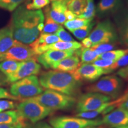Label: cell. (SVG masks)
<instances>
[{"instance_id": "1", "label": "cell", "mask_w": 128, "mask_h": 128, "mask_svg": "<svg viewBox=\"0 0 128 128\" xmlns=\"http://www.w3.org/2000/svg\"><path fill=\"white\" fill-rule=\"evenodd\" d=\"M44 20L41 10H29L23 5L18 6L12 14L11 23L14 39L24 44H32L39 37V26L44 23Z\"/></svg>"}, {"instance_id": "2", "label": "cell", "mask_w": 128, "mask_h": 128, "mask_svg": "<svg viewBox=\"0 0 128 128\" xmlns=\"http://www.w3.org/2000/svg\"><path fill=\"white\" fill-rule=\"evenodd\" d=\"M39 80L44 88L71 96L77 93L81 84L70 72L58 70L44 72L40 76Z\"/></svg>"}, {"instance_id": "3", "label": "cell", "mask_w": 128, "mask_h": 128, "mask_svg": "<svg viewBox=\"0 0 128 128\" xmlns=\"http://www.w3.org/2000/svg\"><path fill=\"white\" fill-rule=\"evenodd\" d=\"M31 98L53 111L68 109L72 108L76 102L73 96L50 90L44 91L40 94L31 97Z\"/></svg>"}, {"instance_id": "4", "label": "cell", "mask_w": 128, "mask_h": 128, "mask_svg": "<svg viewBox=\"0 0 128 128\" xmlns=\"http://www.w3.org/2000/svg\"><path fill=\"white\" fill-rule=\"evenodd\" d=\"M18 114L32 124L38 122L54 112L31 98L24 99L17 106Z\"/></svg>"}, {"instance_id": "5", "label": "cell", "mask_w": 128, "mask_h": 128, "mask_svg": "<svg viewBox=\"0 0 128 128\" xmlns=\"http://www.w3.org/2000/svg\"><path fill=\"white\" fill-rule=\"evenodd\" d=\"M44 88L36 76H32L12 83L10 88L12 95L18 99H26L40 94Z\"/></svg>"}, {"instance_id": "6", "label": "cell", "mask_w": 128, "mask_h": 128, "mask_svg": "<svg viewBox=\"0 0 128 128\" xmlns=\"http://www.w3.org/2000/svg\"><path fill=\"white\" fill-rule=\"evenodd\" d=\"M123 87V82L119 76H108L102 77L94 84L86 88L87 92H98L111 98H116Z\"/></svg>"}, {"instance_id": "7", "label": "cell", "mask_w": 128, "mask_h": 128, "mask_svg": "<svg viewBox=\"0 0 128 128\" xmlns=\"http://www.w3.org/2000/svg\"><path fill=\"white\" fill-rule=\"evenodd\" d=\"M88 38L92 43V46L96 44L114 43L118 40V31L111 21L105 20L98 23L90 34Z\"/></svg>"}, {"instance_id": "8", "label": "cell", "mask_w": 128, "mask_h": 128, "mask_svg": "<svg viewBox=\"0 0 128 128\" xmlns=\"http://www.w3.org/2000/svg\"><path fill=\"white\" fill-rule=\"evenodd\" d=\"M49 124L54 128H86L98 126L102 124V121L100 119H86L79 117L62 116L51 118Z\"/></svg>"}, {"instance_id": "9", "label": "cell", "mask_w": 128, "mask_h": 128, "mask_svg": "<svg viewBox=\"0 0 128 128\" xmlns=\"http://www.w3.org/2000/svg\"><path fill=\"white\" fill-rule=\"evenodd\" d=\"M111 97L98 92H88L80 96L76 102V110L78 113L94 111L102 105L110 102Z\"/></svg>"}, {"instance_id": "10", "label": "cell", "mask_w": 128, "mask_h": 128, "mask_svg": "<svg viewBox=\"0 0 128 128\" xmlns=\"http://www.w3.org/2000/svg\"><path fill=\"white\" fill-rule=\"evenodd\" d=\"M36 55L31 47L17 42V44L6 52L0 54V62L6 60L25 61L36 58Z\"/></svg>"}, {"instance_id": "11", "label": "cell", "mask_w": 128, "mask_h": 128, "mask_svg": "<svg viewBox=\"0 0 128 128\" xmlns=\"http://www.w3.org/2000/svg\"><path fill=\"white\" fill-rule=\"evenodd\" d=\"M41 66L38 63L36 58L22 62L17 70L13 74L7 76V81L10 83H13L16 81L32 76H36L40 72Z\"/></svg>"}, {"instance_id": "12", "label": "cell", "mask_w": 128, "mask_h": 128, "mask_svg": "<svg viewBox=\"0 0 128 128\" xmlns=\"http://www.w3.org/2000/svg\"><path fill=\"white\" fill-rule=\"evenodd\" d=\"M70 73L75 79L80 82L82 80L93 82L104 74V71L103 69L92 63H84L80 64L76 70Z\"/></svg>"}, {"instance_id": "13", "label": "cell", "mask_w": 128, "mask_h": 128, "mask_svg": "<svg viewBox=\"0 0 128 128\" xmlns=\"http://www.w3.org/2000/svg\"><path fill=\"white\" fill-rule=\"evenodd\" d=\"M74 53L75 50H49L38 55L37 60L44 68L53 69L56 64L65 58L73 55Z\"/></svg>"}, {"instance_id": "14", "label": "cell", "mask_w": 128, "mask_h": 128, "mask_svg": "<svg viewBox=\"0 0 128 128\" xmlns=\"http://www.w3.org/2000/svg\"><path fill=\"white\" fill-rule=\"evenodd\" d=\"M102 124L110 128H118L128 124V111L122 108L113 110L104 116Z\"/></svg>"}, {"instance_id": "15", "label": "cell", "mask_w": 128, "mask_h": 128, "mask_svg": "<svg viewBox=\"0 0 128 128\" xmlns=\"http://www.w3.org/2000/svg\"><path fill=\"white\" fill-rule=\"evenodd\" d=\"M50 6H48L46 7L44 12L57 23L64 24L66 21L65 12L67 10L68 0H50Z\"/></svg>"}, {"instance_id": "16", "label": "cell", "mask_w": 128, "mask_h": 128, "mask_svg": "<svg viewBox=\"0 0 128 128\" xmlns=\"http://www.w3.org/2000/svg\"><path fill=\"white\" fill-rule=\"evenodd\" d=\"M122 0H100L96 8V14L98 17H108L115 14L120 8Z\"/></svg>"}, {"instance_id": "17", "label": "cell", "mask_w": 128, "mask_h": 128, "mask_svg": "<svg viewBox=\"0 0 128 128\" xmlns=\"http://www.w3.org/2000/svg\"><path fill=\"white\" fill-rule=\"evenodd\" d=\"M82 46L81 44L78 42H63L59 41L56 42L55 44H53L49 45H46L44 46H41V47L35 48L33 49L35 54L37 56L40 55L46 51L49 50H76V49H80Z\"/></svg>"}, {"instance_id": "18", "label": "cell", "mask_w": 128, "mask_h": 128, "mask_svg": "<svg viewBox=\"0 0 128 128\" xmlns=\"http://www.w3.org/2000/svg\"><path fill=\"white\" fill-rule=\"evenodd\" d=\"M15 124L17 128H24L28 124L18 114L17 110H8L0 112V124Z\"/></svg>"}, {"instance_id": "19", "label": "cell", "mask_w": 128, "mask_h": 128, "mask_svg": "<svg viewBox=\"0 0 128 128\" xmlns=\"http://www.w3.org/2000/svg\"><path fill=\"white\" fill-rule=\"evenodd\" d=\"M80 64L79 58L76 55H72L58 62L54 65L53 69L66 72H72L78 68Z\"/></svg>"}, {"instance_id": "20", "label": "cell", "mask_w": 128, "mask_h": 128, "mask_svg": "<svg viewBox=\"0 0 128 128\" xmlns=\"http://www.w3.org/2000/svg\"><path fill=\"white\" fill-rule=\"evenodd\" d=\"M10 27L0 28V54L6 52L17 44Z\"/></svg>"}, {"instance_id": "21", "label": "cell", "mask_w": 128, "mask_h": 128, "mask_svg": "<svg viewBox=\"0 0 128 128\" xmlns=\"http://www.w3.org/2000/svg\"><path fill=\"white\" fill-rule=\"evenodd\" d=\"M116 22L119 38L123 42L128 44V12L119 14Z\"/></svg>"}, {"instance_id": "22", "label": "cell", "mask_w": 128, "mask_h": 128, "mask_svg": "<svg viewBox=\"0 0 128 128\" xmlns=\"http://www.w3.org/2000/svg\"><path fill=\"white\" fill-rule=\"evenodd\" d=\"M59 41H61L60 38L55 34H48V33H42L39 38L34 42L30 44L32 49L35 48L41 47L55 44Z\"/></svg>"}, {"instance_id": "23", "label": "cell", "mask_w": 128, "mask_h": 128, "mask_svg": "<svg viewBox=\"0 0 128 128\" xmlns=\"http://www.w3.org/2000/svg\"><path fill=\"white\" fill-rule=\"evenodd\" d=\"M75 55L80 57L81 62L84 63H92L98 59L99 55L92 48H84L81 47L75 50Z\"/></svg>"}, {"instance_id": "24", "label": "cell", "mask_w": 128, "mask_h": 128, "mask_svg": "<svg viewBox=\"0 0 128 128\" xmlns=\"http://www.w3.org/2000/svg\"><path fill=\"white\" fill-rule=\"evenodd\" d=\"M87 5V0H69L66 3V7L76 16H80L84 12Z\"/></svg>"}, {"instance_id": "25", "label": "cell", "mask_w": 128, "mask_h": 128, "mask_svg": "<svg viewBox=\"0 0 128 128\" xmlns=\"http://www.w3.org/2000/svg\"><path fill=\"white\" fill-rule=\"evenodd\" d=\"M21 62L15 60H6L0 62V71L6 76H9L13 74L20 66Z\"/></svg>"}, {"instance_id": "26", "label": "cell", "mask_w": 128, "mask_h": 128, "mask_svg": "<svg viewBox=\"0 0 128 128\" xmlns=\"http://www.w3.org/2000/svg\"><path fill=\"white\" fill-rule=\"evenodd\" d=\"M92 19H85L81 18H76L71 20H67L64 23V26L70 32L74 30L84 27L85 26L88 24L92 22Z\"/></svg>"}, {"instance_id": "27", "label": "cell", "mask_w": 128, "mask_h": 128, "mask_svg": "<svg viewBox=\"0 0 128 128\" xmlns=\"http://www.w3.org/2000/svg\"><path fill=\"white\" fill-rule=\"evenodd\" d=\"M128 54V49H116V50L108 51V52L101 54L100 55H99L98 59L111 60L112 61L115 62Z\"/></svg>"}, {"instance_id": "28", "label": "cell", "mask_w": 128, "mask_h": 128, "mask_svg": "<svg viewBox=\"0 0 128 128\" xmlns=\"http://www.w3.org/2000/svg\"><path fill=\"white\" fill-rule=\"evenodd\" d=\"M44 14H45V23L44 24V28L42 33L54 34L62 28L61 25L53 20L47 13L44 12Z\"/></svg>"}, {"instance_id": "29", "label": "cell", "mask_w": 128, "mask_h": 128, "mask_svg": "<svg viewBox=\"0 0 128 128\" xmlns=\"http://www.w3.org/2000/svg\"><path fill=\"white\" fill-rule=\"evenodd\" d=\"M94 24H95V22H93L92 21L88 24L78 29L74 30L71 33L77 39L82 40L84 38H87V36H89L94 28Z\"/></svg>"}, {"instance_id": "30", "label": "cell", "mask_w": 128, "mask_h": 128, "mask_svg": "<svg viewBox=\"0 0 128 128\" xmlns=\"http://www.w3.org/2000/svg\"><path fill=\"white\" fill-rule=\"evenodd\" d=\"M128 65V54L126 55L117 61H115L112 65L108 68L103 69L104 71V74H108L114 71L115 70H118L119 68H122L123 67L127 66Z\"/></svg>"}, {"instance_id": "31", "label": "cell", "mask_w": 128, "mask_h": 128, "mask_svg": "<svg viewBox=\"0 0 128 128\" xmlns=\"http://www.w3.org/2000/svg\"><path fill=\"white\" fill-rule=\"evenodd\" d=\"M96 16V7L94 0H87V5L85 8L84 12L80 16H77L78 18L93 20Z\"/></svg>"}, {"instance_id": "32", "label": "cell", "mask_w": 128, "mask_h": 128, "mask_svg": "<svg viewBox=\"0 0 128 128\" xmlns=\"http://www.w3.org/2000/svg\"><path fill=\"white\" fill-rule=\"evenodd\" d=\"M25 0H0V8L13 12Z\"/></svg>"}, {"instance_id": "33", "label": "cell", "mask_w": 128, "mask_h": 128, "mask_svg": "<svg viewBox=\"0 0 128 128\" xmlns=\"http://www.w3.org/2000/svg\"><path fill=\"white\" fill-rule=\"evenodd\" d=\"M50 2V0H32V2L26 6L29 10H38L48 6Z\"/></svg>"}, {"instance_id": "34", "label": "cell", "mask_w": 128, "mask_h": 128, "mask_svg": "<svg viewBox=\"0 0 128 128\" xmlns=\"http://www.w3.org/2000/svg\"><path fill=\"white\" fill-rule=\"evenodd\" d=\"M115 48H116V45L113 43H108V44H96V45L92 46L90 48L93 49L97 53V55H100L101 54L108 52V51L114 50Z\"/></svg>"}, {"instance_id": "35", "label": "cell", "mask_w": 128, "mask_h": 128, "mask_svg": "<svg viewBox=\"0 0 128 128\" xmlns=\"http://www.w3.org/2000/svg\"><path fill=\"white\" fill-rule=\"evenodd\" d=\"M55 34L60 38L61 41L63 42H74L75 41L74 38L67 32L63 28H62L60 30L56 32Z\"/></svg>"}, {"instance_id": "36", "label": "cell", "mask_w": 128, "mask_h": 128, "mask_svg": "<svg viewBox=\"0 0 128 128\" xmlns=\"http://www.w3.org/2000/svg\"><path fill=\"white\" fill-rule=\"evenodd\" d=\"M16 108V104L13 102L7 100H0V112L13 109Z\"/></svg>"}, {"instance_id": "37", "label": "cell", "mask_w": 128, "mask_h": 128, "mask_svg": "<svg viewBox=\"0 0 128 128\" xmlns=\"http://www.w3.org/2000/svg\"><path fill=\"white\" fill-rule=\"evenodd\" d=\"M114 61L108 60H103V59H97V60H94L92 62V64L95 65L96 66L100 67L102 69H106L109 67L110 65L114 63Z\"/></svg>"}, {"instance_id": "38", "label": "cell", "mask_w": 128, "mask_h": 128, "mask_svg": "<svg viewBox=\"0 0 128 128\" xmlns=\"http://www.w3.org/2000/svg\"><path fill=\"white\" fill-rule=\"evenodd\" d=\"M24 128H54L45 122H38L35 124H28Z\"/></svg>"}, {"instance_id": "39", "label": "cell", "mask_w": 128, "mask_h": 128, "mask_svg": "<svg viewBox=\"0 0 128 128\" xmlns=\"http://www.w3.org/2000/svg\"><path fill=\"white\" fill-rule=\"evenodd\" d=\"M0 99H10V100H18L12 95L7 90L0 87Z\"/></svg>"}, {"instance_id": "40", "label": "cell", "mask_w": 128, "mask_h": 128, "mask_svg": "<svg viewBox=\"0 0 128 128\" xmlns=\"http://www.w3.org/2000/svg\"><path fill=\"white\" fill-rule=\"evenodd\" d=\"M116 74L118 76L120 77L124 80H128V65L127 66L120 68L117 72Z\"/></svg>"}, {"instance_id": "41", "label": "cell", "mask_w": 128, "mask_h": 128, "mask_svg": "<svg viewBox=\"0 0 128 128\" xmlns=\"http://www.w3.org/2000/svg\"><path fill=\"white\" fill-rule=\"evenodd\" d=\"M81 46L84 48H90L92 46V43L90 39L88 37L81 40Z\"/></svg>"}, {"instance_id": "42", "label": "cell", "mask_w": 128, "mask_h": 128, "mask_svg": "<svg viewBox=\"0 0 128 128\" xmlns=\"http://www.w3.org/2000/svg\"><path fill=\"white\" fill-rule=\"evenodd\" d=\"M65 16L66 17V21L68 20H73V19L76 18L77 17V16H76V14H74L72 12H71V11L68 10V9L66 10V11L65 12Z\"/></svg>"}, {"instance_id": "43", "label": "cell", "mask_w": 128, "mask_h": 128, "mask_svg": "<svg viewBox=\"0 0 128 128\" xmlns=\"http://www.w3.org/2000/svg\"><path fill=\"white\" fill-rule=\"evenodd\" d=\"M118 107L124 108V109L127 110L128 111V94L127 97H126L125 100H124L123 102H122Z\"/></svg>"}, {"instance_id": "44", "label": "cell", "mask_w": 128, "mask_h": 128, "mask_svg": "<svg viewBox=\"0 0 128 128\" xmlns=\"http://www.w3.org/2000/svg\"><path fill=\"white\" fill-rule=\"evenodd\" d=\"M0 128H17V127L15 124H0Z\"/></svg>"}, {"instance_id": "45", "label": "cell", "mask_w": 128, "mask_h": 128, "mask_svg": "<svg viewBox=\"0 0 128 128\" xmlns=\"http://www.w3.org/2000/svg\"><path fill=\"white\" fill-rule=\"evenodd\" d=\"M128 128V125L119 126V127H118V128Z\"/></svg>"}, {"instance_id": "46", "label": "cell", "mask_w": 128, "mask_h": 128, "mask_svg": "<svg viewBox=\"0 0 128 128\" xmlns=\"http://www.w3.org/2000/svg\"><path fill=\"white\" fill-rule=\"evenodd\" d=\"M86 128H97L96 126H90V127H87Z\"/></svg>"}, {"instance_id": "47", "label": "cell", "mask_w": 128, "mask_h": 128, "mask_svg": "<svg viewBox=\"0 0 128 128\" xmlns=\"http://www.w3.org/2000/svg\"><path fill=\"white\" fill-rule=\"evenodd\" d=\"M68 1H69V0H68Z\"/></svg>"}, {"instance_id": "48", "label": "cell", "mask_w": 128, "mask_h": 128, "mask_svg": "<svg viewBox=\"0 0 128 128\" xmlns=\"http://www.w3.org/2000/svg\"></svg>"}]
</instances>
